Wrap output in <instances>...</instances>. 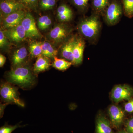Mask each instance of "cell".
Listing matches in <instances>:
<instances>
[{"instance_id": "cell-18", "label": "cell", "mask_w": 133, "mask_h": 133, "mask_svg": "<svg viewBox=\"0 0 133 133\" xmlns=\"http://www.w3.org/2000/svg\"><path fill=\"white\" fill-rule=\"evenodd\" d=\"M42 55L48 58H54L56 56L57 51L49 43H41Z\"/></svg>"}, {"instance_id": "cell-7", "label": "cell", "mask_w": 133, "mask_h": 133, "mask_svg": "<svg viewBox=\"0 0 133 133\" xmlns=\"http://www.w3.org/2000/svg\"><path fill=\"white\" fill-rule=\"evenodd\" d=\"M26 14L25 11L22 10L4 16L3 21V27L7 29L21 24Z\"/></svg>"}, {"instance_id": "cell-3", "label": "cell", "mask_w": 133, "mask_h": 133, "mask_svg": "<svg viewBox=\"0 0 133 133\" xmlns=\"http://www.w3.org/2000/svg\"><path fill=\"white\" fill-rule=\"evenodd\" d=\"M122 13L120 4L116 1L112 2L106 10L105 20L107 23L111 26L117 24L120 20Z\"/></svg>"}, {"instance_id": "cell-31", "label": "cell", "mask_w": 133, "mask_h": 133, "mask_svg": "<svg viewBox=\"0 0 133 133\" xmlns=\"http://www.w3.org/2000/svg\"><path fill=\"white\" fill-rule=\"evenodd\" d=\"M6 57L2 54L0 55V66L2 67L5 64L6 61Z\"/></svg>"}, {"instance_id": "cell-6", "label": "cell", "mask_w": 133, "mask_h": 133, "mask_svg": "<svg viewBox=\"0 0 133 133\" xmlns=\"http://www.w3.org/2000/svg\"><path fill=\"white\" fill-rule=\"evenodd\" d=\"M133 96V88L126 85L115 86L112 90V99L115 102H120L124 100H129Z\"/></svg>"}, {"instance_id": "cell-20", "label": "cell", "mask_w": 133, "mask_h": 133, "mask_svg": "<svg viewBox=\"0 0 133 133\" xmlns=\"http://www.w3.org/2000/svg\"><path fill=\"white\" fill-rule=\"evenodd\" d=\"M124 14L129 18L133 17V0H122Z\"/></svg>"}, {"instance_id": "cell-2", "label": "cell", "mask_w": 133, "mask_h": 133, "mask_svg": "<svg viewBox=\"0 0 133 133\" xmlns=\"http://www.w3.org/2000/svg\"><path fill=\"white\" fill-rule=\"evenodd\" d=\"M101 27V23L98 17L92 15L85 18L80 22L79 29L86 38L93 40L98 35Z\"/></svg>"}, {"instance_id": "cell-4", "label": "cell", "mask_w": 133, "mask_h": 133, "mask_svg": "<svg viewBox=\"0 0 133 133\" xmlns=\"http://www.w3.org/2000/svg\"><path fill=\"white\" fill-rule=\"evenodd\" d=\"M1 95L5 101L14 103L22 107H24V104L19 98L16 88L7 83H4L1 86Z\"/></svg>"}, {"instance_id": "cell-33", "label": "cell", "mask_w": 133, "mask_h": 133, "mask_svg": "<svg viewBox=\"0 0 133 133\" xmlns=\"http://www.w3.org/2000/svg\"><path fill=\"white\" fill-rule=\"evenodd\" d=\"M4 1V0H1V1Z\"/></svg>"}, {"instance_id": "cell-22", "label": "cell", "mask_w": 133, "mask_h": 133, "mask_svg": "<svg viewBox=\"0 0 133 133\" xmlns=\"http://www.w3.org/2000/svg\"><path fill=\"white\" fill-rule=\"evenodd\" d=\"M51 20L48 16L40 17L38 19L37 25L39 29L42 30L48 29L51 24Z\"/></svg>"}, {"instance_id": "cell-24", "label": "cell", "mask_w": 133, "mask_h": 133, "mask_svg": "<svg viewBox=\"0 0 133 133\" xmlns=\"http://www.w3.org/2000/svg\"><path fill=\"white\" fill-rule=\"evenodd\" d=\"M25 8L35 10L37 8L38 0H16Z\"/></svg>"}, {"instance_id": "cell-14", "label": "cell", "mask_w": 133, "mask_h": 133, "mask_svg": "<svg viewBox=\"0 0 133 133\" xmlns=\"http://www.w3.org/2000/svg\"><path fill=\"white\" fill-rule=\"evenodd\" d=\"M75 38L74 37L69 39L62 46L61 54L62 57L70 61L73 64L74 58L73 56V45Z\"/></svg>"}, {"instance_id": "cell-21", "label": "cell", "mask_w": 133, "mask_h": 133, "mask_svg": "<svg viewBox=\"0 0 133 133\" xmlns=\"http://www.w3.org/2000/svg\"><path fill=\"white\" fill-rule=\"evenodd\" d=\"M109 0H93L92 5L98 12H102L106 9L109 5Z\"/></svg>"}, {"instance_id": "cell-16", "label": "cell", "mask_w": 133, "mask_h": 133, "mask_svg": "<svg viewBox=\"0 0 133 133\" xmlns=\"http://www.w3.org/2000/svg\"><path fill=\"white\" fill-rule=\"evenodd\" d=\"M28 51L25 47H22L17 50L12 56L13 64L15 66H19L26 59Z\"/></svg>"}, {"instance_id": "cell-1", "label": "cell", "mask_w": 133, "mask_h": 133, "mask_svg": "<svg viewBox=\"0 0 133 133\" xmlns=\"http://www.w3.org/2000/svg\"><path fill=\"white\" fill-rule=\"evenodd\" d=\"M8 77L10 82L22 87L31 85L34 83L33 74L29 68L26 66H16L9 72Z\"/></svg>"}, {"instance_id": "cell-12", "label": "cell", "mask_w": 133, "mask_h": 133, "mask_svg": "<svg viewBox=\"0 0 133 133\" xmlns=\"http://www.w3.org/2000/svg\"><path fill=\"white\" fill-rule=\"evenodd\" d=\"M85 46L84 41L81 38H75L73 45V64H80L83 61V53Z\"/></svg>"}, {"instance_id": "cell-27", "label": "cell", "mask_w": 133, "mask_h": 133, "mask_svg": "<svg viewBox=\"0 0 133 133\" xmlns=\"http://www.w3.org/2000/svg\"><path fill=\"white\" fill-rule=\"evenodd\" d=\"M8 39L6 37L3 31H0V47L1 48H4L8 47L9 43Z\"/></svg>"}, {"instance_id": "cell-5", "label": "cell", "mask_w": 133, "mask_h": 133, "mask_svg": "<svg viewBox=\"0 0 133 133\" xmlns=\"http://www.w3.org/2000/svg\"><path fill=\"white\" fill-rule=\"evenodd\" d=\"M21 24L25 30L27 37L38 38L42 36L37 28L35 19L30 13H26Z\"/></svg>"}, {"instance_id": "cell-26", "label": "cell", "mask_w": 133, "mask_h": 133, "mask_svg": "<svg viewBox=\"0 0 133 133\" xmlns=\"http://www.w3.org/2000/svg\"><path fill=\"white\" fill-rule=\"evenodd\" d=\"M23 127L20 125L19 124L12 126L6 124L4 126L1 127L0 128V133H12L16 129Z\"/></svg>"}, {"instance_id": "cell-13", "label": "cell", "mask_w": 133, "mask_h": 133, "mask_svg": "<svg viewBox=\"0 0 133 133\" xmlns=\"http://www.w3.org/2000/svg\"><path fill=\"white\" fill-rule=\"evenodd\" d=\"M96 133H114L109 121L103 115H100L97 119Z\"/></svg>"}, {"instance_id": "cell-10", "label": "cell", "mask_w": 133, "mask_h": 133, "mask_svg": "<svg viewBox=\"0 0 133 133\" xmlns=\"http://www.w3.org/2000/svg\"><path fill=\"white\" fill-rule=\"evenodd\" d=\"M70 30L64 24H59L54 27L50 31L49 36L55 42H62L70 34Z\"/></svg>"}, {"instance_id": "cell-23", "label": "cell", "mask_w": 133, "mask_h": 133, "mask_svg": "<svg viewBox=\"0 0 133 133\" xmlns=\"http://www.w3.org/2000/svg\"><path fill=\"white\" fill-rule=\"evenodd\" d=\"M29 51L32 56L34 57H39L42 55V50L41 43L33 42L29 46Z\"/></svg>"}, {"instance_id": "cell-30", "label": "cell", "mask_w": 133, "mask_h": 133, "mask_svg": "<svg viewBox=\"0 0 133 133\" xmlns=\"http://www.w3.org/2000/svg\"><path fill=\"white\" fill-rule=\"evenodd\" d=\"M74 3L78 7L84 8L87 5L89 0H73Z\"/></svg>"}, {"instance_id": "cell-32", "label": "cell", "mask_w": 133, "mask_h": 133, "mask_svg": "<svg viewBox=\"0 0 133 133\" xmlns=\"http://www.w3.org/2000/svg\"><path fill=\"white\" fill-rule=\"evenodd\" d=\"M118 133H129L127 131H126V130H122V131H121L119 132Z\"/></svg>"}, {"instance_id": "cell-29", "label": "cell", "mask_w": 133, "mask_h": 133, "mask_svg": "<svg viewBox=\"0 0 133 133\" xmlns=\"http://www.w3.org/2000/svg\"><path fill=\"white\" fill-rule=\"evenodd\" d=\"M125 130L129 133H133V117L129 119L125 124Z\"/></svg>"}, {"instance_id": "cell-8", "label": "cell", "mask_w": 133, "mask_h": 133, "mask_svg": "<svg viewBox=\"0 0 133 133\" xmlns=\"http://www.w3.org/2000/svg\"><path fill=\"white\" fill-rule=\"evenodd\" d=\"M3 32L6 37L11 42H19L27 38L25 30L21 24L12 28L7 29Z\"/></svg>"}, {"instance_id": "cell-11", "label": "cell", "mask_w": 133, "mask_h": 133, "mask_svg": "<svg viewBox=\"0 0 133 133\" xmlns=\"http://www.w3.org/2000/svg\"><path fill=\"white\" fill-rule=\"evenodd\" d=\"M108 113L114 127L118 128L121 125L125 116V112L121 108L116 105H112L109 108Z\"/></svg>"}, {"instance_id": "cell-9", "label": "cell", "mask_w": 133, "mask_h": 133, "mask_svg": "<svg viewBox=\"0 0 133 133\" xmlns=\"http://www.w3.org/2000/svg\"><path fill=\"white\" fill-rule=\"evenodd\" d=\"M25 7L16 0L1 1L0 9L4 16L14 12L23 10Z\"/></svg>"}, {"instance_id": "cell-28", "label": "cell", "mask_w": 133, "mask_h": 133, "mask_svg": "<svg viewBox=\"0 0 133 133\" xmlns=\"http://www.w3.org/2000/svg\"><path fill=\"white\" fill-rule=\"evenodd\" d=\"M124 109L127 112L129 113L133 112V98L129 100L128 102L125 104Z\"/></svg>"}, {"instance_id": "cell-17", "label": "cell", "mask_w": 133, "mask_h": 133, "mask_svg": "<svg viewBox=\"0 0 133 133\" xmlns=\"http://www.w3.org/2000/svg\"><path fill=\"white\" fill-rule=\"evenodd\" d=\"M48 58L44 56L38 57L34 65V71L39 72L48 69L50 65Z\"/></svg>"}, {"instance_id": "cell-15", "label": "cell", "mask_w": 133, "mask_h": 133, "mask_svg": "<svg viewBox=\"0 0 133 133\" xmlns=\"http://www.w3.org/2000/svg\"><path fill=\"white\" fill-rule=\"evenodd\" d=\"M57 17L61 21L65 22L70 21L72 17V11L67 5H62L58 8Z\"/></svg>"}, {"instance_id": "cell-19", "label": "cell", "mask_w": 133, "mask_h": 133, "mask_svg": "<svg viewBox=\"0 0 133 133\" xmlns=\"http://www.w3.org/2000/svg\"><path fill=\"white\" fill-rule=\"evenodd\" d=\"M53 58L54 62L52 65L56 69L59 70H65L72 64L71 62H69L64 59H59L56 56Z\"/></svg>"}, {"instance_id": "cell-25", "label": "cell", "mask_w": 133, "mask_h": 133, "mask_svg": "<svg viewBox=\"0 0 133 133\" xmlns=\"http://www.w3.org/2000/svg\"><path fill=\"white\" fill-rule=\"evenodd\" d=\"M56 3V0H41L39 5L42 9L48 10L54 7Z\"/></svg>"}]
</instances>
